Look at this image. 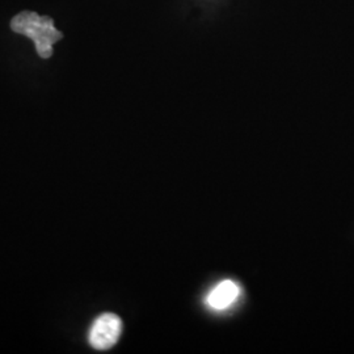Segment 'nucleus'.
<instances>
[{
	"instance_id": "nucleus-1",
	"label": "nucleus",
	"mask_w": 354,
	"mask_h": 354,
	"mask_svg": "<svg viewBox=\"0 0 354 354\" xmlns=\"http://www.w3.org/2000/svg\"><path fill=\"white\" fill-rule=\"evenodd\" d=\"M11 28L17 35L30 38L37 54L48 59L53 55V45L64 38L62 32L54 26V20L49 16H39L32 11H24L16 15L11 20Z\"/></svg>"
},
{
	"instance_id": "nucleus-2",
	"label": "nucleus",
	"mask_w": 354,
	"mask_h": 354,
	"mask_svg": "<svg viewBox=\"0 0 354 354\" xmlns=\"http://www.w3.org/2000/svg\"><path fill=\"white\" fill-rule=\"evenodd\" d=\"M122 333V322L115 314H102L92 323L88 342L93 349L108 351L113 348Z\"/></svg>"
},
{
	"instance_id": "nucleus-3",
	"label": "nucleus",
	"mask_w": 354,
	"mask_h": 354,
	"mask_svg": "<svg viewBox=\"0 0 354 354\" xmlns=\"http://www.w3.org/2000/svg\"><path fill=\"white\" fill-rule=\"evenodd\" d=\"M239 292V286L234 281L225 279L209 292L206 301L214 310H226L238 299Z\"/></svg>"
}]
</instances>
